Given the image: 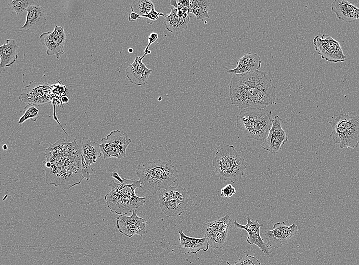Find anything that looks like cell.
<instances>
[{"instance_id": "6da1fadb", "label": "cell", "mask_w": 359, "mask_h": 265, "mask_svg": "<svg viewBox=\"0 0 359 265\" xmlns=\"http://www.w3.org/2000/svg\"><path fill=\"white\" fill-rule=\"evenodd\" d=\"M46 160L42 162L47 184L68 190L81 183L82 149L76 139L66 142L60 139L49 143L45 149Z\"/></svg>"}, {"instance_id": "7a4b0ae2", "label": "cell", "mask_w": 359, "mask_h": 265, "mask_svg": "<svg viewBox=\"0 0 359 265\" xmlns=\"http://www.w3.org/2000/svg\"><path fill=\"white\" fill-rule=\"evenodd\" d=\"M232 105L240 109H266L274 103L275 87L270 77L261 70L233 75L229 86Z\"/></svg>"}, {"instance_id": "3957f363", "label": "cell", "mask_w": 359, "mask_h": 265, "mask_svg": "<svg viewBox=\"0 0 359 265\" xmlns=\"http://www.w3.org/2000/svg\"><path fill=\"white\" fill-rule=\"evenodd\" d=\"M135 173L140 182V188L155 195L177 181L178 173L171 160L160 159L138 165Z\"/></svg>"}, {"instance_id": "277c9868", "label": "cell", "mask_w": 359, "mask_h": 265, "mask_svg": "<svg viewBox=\"0 0 359 265\" xmlns=\"http://www.w3.org/2000/svg\"><path fill=\"white\" fill-rule=\"evenodd\" d=\"M122 183L111 180L108 186L110 192L105 196L107 207L111 212L118 215H126L133 212L145 203V197H139L136 194V189L140 188L139 180L129 179L123 177Z\"/></svg>"}, {"instance_id": "5b68a950", "label": "cell", "mask_w": 359, "mask_h": 265, "mask_svg": "<svg viewBox=\"0 0 359 265\" xmlns=\"http://www.w3.org/2000/svg\"><path fill=\"white\" fill-rule=\"evenodd\" d=\"M270 110L242 109L237 116L236 125L248 138L263 141L272 126Z\"/></svg>"}, {"instance_id": "8992f818", "label": "cell", "mask_w": 359, "mask_h": 265, "mask_svg": "<svg viewBox=\"0 0 359 265\" xmlns=\"http://www.w3.org/2000/svg\"><path fill=\"white\" fill-rule=\"evenodd\" d=\"M247 162L241 157L233 145H226L215 153L212 165L221 180L235 183L240 179L247 167Z\"/></svg>"}, {"instance_id": "52a82bcc", "label": "cell", "mask_w": 359, "mask_h": 265, "mask_svg": "<svg viewBox=\"0 0 359 265\" xmlns=\"http://www.w3.org/2000/svg\"><path fill=\"white\" fill-rule=\"evenodd\" d=\"M331 127L329 137L341 149L354 148L359 145V115L340 114L328 121Z\"/></svg>"}, {"instance_id": "ba28073f", "label": "cell", "mask_w": 359, "mask_h": 265, "mask_svg": "<svg viewBox=\"0 0 359 265\" xmlns=\"http://www.w3.org/2000/svg\"><path fill=\"white\" fill-rule=\"evenodd\" d=\"M189 193L177 183L162 190L158 196L162 211L168 217L180 216L187 209Z\"/></svg>"}, {"instance_id": "9c48e42d", "label": "cell", "mask_w": 359, "mask_h": 265, "mask_svg": "<svg viewBox=\"0 0 359 265\" xmlns=\"http://www.w3.org/2000/svg\"><path fill=\"white\" fill-rule=\"evenodd\" d=\"M132 140L128 135L119 129L111 131L99 144L104 160L115 157L121 160L126 156V150Z\"/></svg>"}, {"instance_id": "30bf717a", "label": "cell", "mask_w": 359, "mask_h": 265, "mask_svg": "<svg viewBox=\"0 0 359 265\" xmlns=\"http://www.w3.org/2000/svg\"><path fill=\"white\" fill-rule=\"evenodd\" d=\"M315 50L321 59L332 63L343 62L346 60L340 43L331 36L324 34L313 39Z\"/></svg>"}, {"instance_id": "8fae6325", "label": "cell", "mask_w": 359, "mask_h": 265, "mask_svg": "<svg viewBox=\"0 0 359 265\" xmlns=\"http://www.w3.org/2000/svg\"><path fill=\"white\" fill-rule=\"evenodd\" d=\"M53 85L45 83L31 82L24 87L19 96L20 101L28 104L41 105L52 101V90Z\"/></svg>"}, {"instance_id": "7c38bea8", "label": "cell", "mask_w": 359, "mask_h": 265, "mask_svg": "<svg viewBox=\"0 0 359 265\" xmlns=\"http://www.w3.org/2000/svg\"><path fill=\"white\" fill-rule=\"evenodd\" d=\"M282 119L276 115L273 119L272 126L262 144V148L273 155L279 153L288 140L286 131L282 127Z\"/></svg>"}, {"instance_id": "4fadbf2b", "label": "cell", "mask_w": 359, "mask_h": 265, "mask_svg": "<svg viewBox=\"0 0 359 265\" xmlns=\"http://www.w3.org/2000/svg\"><path fill=\"white\" fill-rule=\"evenodd\" d=\"M136 212L135 209L131 216L122 214L117 218L116 226L120 233L129 237L136 234L141 236L147 233L146 229L147 222L139 217Z\"/></svg>"}, {"instance_id": "5bb4252c", "label": "cell", "mask_w": 359, "mask_h": 265, "mask_svg": "<svg viewBox=\"0 0 359 265\" xmlns=\"http://www.w3.org/2000/svg\"><path fill=\"white\" fill-rule=\"evenodd\" d=\"M66 35L64 28L55 24L53 31L46 32L40 36V40L46 48V53L48 56H56L57 59L64 55V45Z\"/></svg>"}, {"instance_id": "9a60e30c", "label": "cell", "mask_w": 359, "mask_h": 265, "mask_svg": "<svg viewBox=\"0 0 359 265\" xmlns=\"http://www.w3.org/2000/svg\"><path fill=\"white\" fill-rule=\"evenodd\" d=\"M298 231L295 223L287 225L285 222H277L274 224L272 230L265 231V236L268 245L277 249L287 243Z\"/></svg>"}, {"instance_id": "2e32d148", "label": "cell", "mask_w": 359, "mask_h": 265, "mask_svg": "<svg viewBox=\"0 0 359 265\" xmlns=\"http://www.w3.org/2000/svg\"><path fill=\"white\" fill-rule=\"evenodd\" d=\"M247 224L242 225L239 224L237 220L234 221L235 227L238 229H243L248 234L246 242L250 245H255L267 256L270 254L269 247L263 240L261 235L260 229L263 226V224L259 223L258 220L252 221L250 218L246 217Z\"/></svg>"}, {"instance_id": "e0dca14e", "label": "cell", "mask_w": 359, "mask_h": 265, "mask_svg": "<svg viewBox=\"0 0 359 265\" xmlns=\"http://www.w3.org/2000/svg\"><path fill=\"white\" fill-rule=\"evenodd\" d=\"M142 57L136 56L132 64L125 69V75L131 83L138 86L145 85L152 70L148 68L142 62Z\"/></svg>"}, {"instance_id": "ac0fdd59", "label": "cell", "mask_w": 359, "mask_h": 265, "mask_svg": "<svg viewBox=\"0 0 359 265\" xmlns=\"http://www.w3.org/2000/svg\"><path fill=\"white\" fill-rule=\"evenodd\" d=\"M189 20L188 13L173 7L170 13L165 16L164 23L167 31L176 36L187 29Z\"/></svg>"}, {"instance_id": "d6986e66", "label": "cell", "mask_w": 359, "mask_h": 265, "mask_svg": "<svg viewBox=\"0 0 359 265\" xmlns=\"http://www.w3.org/2000/svg\"><path fill=\"white\" fill-rule=\"evenodd\" d=\"M331 10L339 19L346 23H351L359 19V8L347 1H334L331 4Z\"/></svg>"}, {"instance_id": "ffe728a7", "label": "cell", "mask_w": 359, "mask_h": 265, "mask_svg": "<svg viewBox=\"0 0 359 265\" xmlns=\"http://www.w3.org/2000/svg\"><path fill=\"white\" fill-rule=\"evenodd\" d=\"M179 235V247L181 253L196 254L200 250L204 252L209 249V244L207 237L196 238L188 236L184 234L183 230L178 231Z\"/></svg>"}, {"instance_id": "44dd1931", "label": "cell", "mask_w": 359, "mask_h": 265, "mask_svg": "<svg viewBox=\"0 0 359 265\" xmlns=\"http://www.w3.org/2000/svg\"><path fill=\"white\" fill-rule=\"evenodd\" d=\"M27 15L24 24L21 30L29 31L43 28L46 24L45 11L39 5L30 6L27 10Z\"/></svg>"}, {"instance_id": "7402d4cb", "label": "cell", "mask_w": 359, "mask_h": 265, "mask_svg": "<svg viewBox=\"0 0 359 265\" xmlns=\"http://www.w3.org/2000/svg\"><path fill=\"white\" fill-rule=\"evenodd\" d=\"M261 65L260 56L256 53L249 52L239 58L237 66L234 69L227 70V72L233 75L244 74L258 70Z\"/></svg>"}, {"instance_id": "603a6c76", "label": "cell", "mask_w": 359, "mask_h": 265, "mask_svg": "<svg viewBox=\"0 0 359 265\" xmlns=\"http://www.w3.org/2000/svg\"><path fill=\"white\" fill-rule=\"evenodd\" d=\"M18 45L14 39H7L6 43L0 46L1 72L6 67L11 66L18 59Z\"/></svg>"}, {"instance_id": "cb8c5ba5", "label": "cell", "mask_w": 359, "mask_h": 265, "mask_svg": "<svg viewBox=\"0 0 359 265\" xmlns=\"http://www.w3.org/2000/svg\"><path fill=\"white\" fill-rule=\"evenodd\" d=\"M232 227L229 215H225L213 221L205 223L202 227L203 234L208 240L216 233Z\"/></svg>"}, {"instance_id": "d4e9b609", "label": "cell", "mask_w": 359, "mask_h": 265, "mask_svg": "<svg viewBox=\"0 0 359 265\" xmlns=\"http://www.w3.org/2000/svg\"><path fill=\"white\" fill-rule=\"evenodd\" d=\"M83 156L87 165L95 163L101 155L99 144L84 137L82 140Z\"/></svg>"}, {"instance_id": "484cf974", "label": "cell", "mask_w": 359, "mask_h": 265, "mask_svg": "<svg viewBox=\"0 0 359 265\" xmlns=\"http://www.w3.org/2000/svg\"><path fill=\"white\" fill-rule=\"evenodd\" d=\"M210 5L206 0L190 1L188 13L193 14L197 19L203 21L206 18H209L208 9Z\"/></svg>"}, {"instance_id": "4316f807", "label": "cell", "mask_w": 359, "mask_h": 265, "mask_svg": "<svg viewBox=\"0 0 359 265\" xmlns=\"http://www.w3.org/2000/svg\"><path fill=\"white\" fill-rule=\"evenodd\" d=\"M131 6L135 12L140 15H147L155 8L153 3L149 0L134 1Z\"/></svg>"}, {"instance_id": "83f0119b", "label": "cell", "mask_w": 359, "mask_h": 265, "mask_svg": "<svg viewBox=\"0 0 359 265\" xmlns=\"http://www.w3.org/2000/svg\"><path fill=\"white\" fill-rule=\"evenodd\" d=\"M34 3V1L31 0H9L7 1V4L10 9L17 15H19L24 11H27L30 6L35 5Z\"/></svg>"}, {"instance_id": "f1b7e54d", "label": "cell", "mask_w": 359, "mask_h": 265, "mask_svg": "<svg viewBox=\"0 0 359 265\" xmlns=\"http://www.w3.org/2000/svg\"><path fill=\"white\" fill-rule=\"evenodd\" d=\"M23 115L19 118L18 124H21L28 119L35 122L39 118V110L35 105L27 104L24 108Z\"/></svg>"}, {"instance_id": "f546056e", "label": "cell", "mask_w": 359, "mask_h": 265, "mask_svg": "<svg viewBox=\"0 0 359 265\" xmlns=\"http://www.w3.org/2000/svg\"><path fill=\"white\" fill-rule=\"evenodd\" d=\"M228 231L227 230L220 231L208 240L209 246L215 249L222 248L226 241Z\"/></svg>"}, {"instance_id": "4dcf8cb0", "label": "cell", "mask_w": 359, "mask_h": 265, "mask_svg": "<svg viewBox=\"0 0 359 265\" xmlns=\"http://www.w3.org/2000/svg\"><path fill=\"white\" fill-rule=\"evenodd\" d=\"M228 265H262L260 260L255 256L246 255L239 259L234 264L226 261Z\"/></svg>"}, {"instance_id": "1f68e13d", "label": "cell", "mask_w": 359, "mask_h": 265, "mask_svg": "<svg viewBox=\"0 0 359 265\" xmlns=\"http://www.w3.org/2000/svg\"><path fill=\"white\" fill-rule=\"evenodd\" d=\"M161 16H164V14L162 13L157 12L155 9L153 8L149 14L145 15H141V18H146V23L151 24L153 23L156 22L159 17Z\"/></svg>"}, {"instance_id": "d6a6232c", "label": "cell", "mask_w": 359, "mask_h": 265, "mask_svg": "<svg viewBox=\"0 0 359 265\" xmlns=\"http://www.w3.org/2000/svg\"><path fill=\"white\" fill-rule=\"evenodd\" d=\"M93 171V169L90 166L87 164L83 156H82V175L84 179L87 181L89 180L91 178V174Z\"/></svg>"}, {"instance_id": "836d02e7", "label": "cell", "mask_w": 359, "mask_h": 265, "mask_svg": "<svg viewBox=\"0 0 359 265\" xmlns=\"http://www.w3.org/2000/svg\"><path fill=\"white\" fill-rule=\"evenodd\" d=\"M236 189L231 184H228L221 189V197L229 198L236 193Z\"/></svg>"}, {"instance_id": "e575fe53", "label": "cell", "mask_w": 359, "mask_h": 265, "mask_svg": "<svg viewBox=\"0 0 359 265\" xmlns=\"http://www.w3.org/2000/svg\"><path fill=\"white\" fill-rule=\"evenodd\" d=\"M158 35L157 33L155 32H152L149 35L148 37L147 40H148V44L147 46L145 47L144 49V54L142 56V57L144 58L146 55L148 54V48L150 46V45L155 42L158 39Z\"/></svg>"}, {"instance_id": "d590c367", "label": "cell", "mask_w": 359, "mask_h": 265, "mask_svg": "<svg viewBox=\"0 0 359 265\" xmlns=\"http://www.w3.org/2000/svg\"><path fill=\"white\" fill-rule=\"evenodd\" d=\"M141 18V15L134 12L133 8L131 6V12L129 14L128 20L130 22H133Z\"/></svg>"}, {"instance_id": "8d00e7d4", "label": "cell", "mask_w": 359, "mask_h": 265, "mask_svg": "<svg viewBox=\"0 0 359 265\" xmlns=\"http://www.w3.org/2000/svg\"><path fill=\"white\" fill-rule=\"evenodd\" d=\"M111 176L116 179V180H118L120 183H122L124 181L123 178H121L119 175L116 172H113L111 174Z\"/></svg>"}, {"instance_id": "74e56055", "label": "cell", "mask_w": 359, "mask_h": 265, "mask_svg": "<svg viewBox=\"0 0 359 265\" xmlns=\"http://www.w3.org/2000/svg\"><path fill=\"white\" fill-rule=\"evenodd\" d=\"M178 3L188 8H189V5H190V1H187V0H179L178 1Z\"/></svg>"}, {"instance_id": "f35d334b", "label": "cell", "mask_w": 359, "mask_h": 265, "mask_svg": "<svg viewBox=\"0 0 359 265\" xmlns=\"http://www.w3.org/2000/svg\"><path fill=\"white\" fill-rule=\"evenodd\" d=\"M170 4L171 6H172L174 8H177L178 7V5L177 3H176V1L175 0H171L170 2Z\"/></svg>"}, {"instance_id": "ab89813d", "label": "cell", "mask_w": 359, "mask_h": 265, "mask_svg": "<svg viewBox=\"0 0 359 265\" xmlns=\"http://www.w3.org/2000/svg\"><path fill=\"white\" fill-rule=\"evenodd\" d=\"M61 100H62V103H67V102L68 101L69 99L66 96H64L62 97Z\"/></svg>"}, {"instance_id": "60d3db41", "label": "cell", "mask_w": 359, "mask_h": 265, "mask_svg": "<svg viewBox=\"0 0 359 265\" xmlns=\"http://www.w3.org/2000/svg\"><path fill=\"white\" fill-rule=\"evenodd\" d=\"M7 148H8V146H7V144H4V145H3V149L4 150H6L7 149Z\"/></svg>"}, {"instance_id": "b9f144b4", "label": "cell", "mask_w": 359, "mask_h": 265, "mask_svg": "<svg viewBox=\"0 0 359 265\" xmlns=\"http://www.w3.org/2000/svg\"><path fill=\"white\" fill-rule=\"evenodd\" d=\"M128 51H129L130 53L133 52V49L132 48H130L128 49Z\"/></svg>"}]
</instances>
